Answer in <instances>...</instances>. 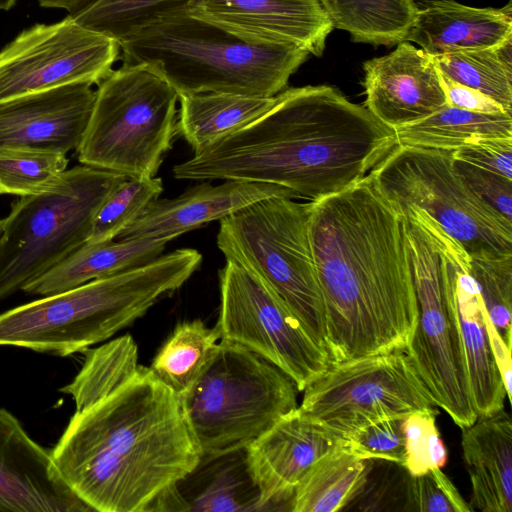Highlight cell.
<instances>
[{
    "mask_svg": "<svg viewBox=\"0 0 512 512\" xmlns=\"http://www.w3.org/2000/svg\"><path fill=\"white\" fill-rule=\"evenodd\" d=\"M405 505V510L419 512L472 511L469 503L441 468L431 469L418 476H409Z\"/></svg>",
    "mask_w": 512,
    "mask_h": 512,
    "instance_id": "74e56055",
    "label": "cell"
},
{
    "mask_svg": "<svg viewBox=\"0 0 512 512\" xmlns=\"http://www.w3.org/2000/svg\"><path fill=\"white\" fill-rule=\"evenodd\" d=\"M295 382L237 343L223 340L180 397L201 456L247 447L298 407Z\"/></svg>",
    "mask_w": 512,
    "mask_h": 512,
    "instance_id": "8992f818",
    "label": "cell"
},
{
    "mask_svg": "<svg viewBox=\"0 0 512 512\" xmlns=\"http://www.w3.org/2000/svg\"><path fill=\"white\" fill-rule=\"evenodd\" d=\"M404 418L388 417L366 424L344 439V447L366 461L380 459L402 466L405 460Z\"/></svg>",
    "mask_w": 512,
    "mask_h": 512,
    "instance_id": "8d00e7d4",
    "label": "cell"
},
{
    "mask_svg": "<svg viewBox=\"0 0 512 512\" xmlns=\"http://www.w3.org/2000/svg\"><path fill=\"white\" fill-rule=\"evenodd\" d=\"M91 512L66 484L48 451L0 408V512Z\"/></svg>",
    "mask_w": 512,
    "mask_h": 512,
    "instance_id": "d6986e66",
    "label": "cell"
},
{
    "mask_svg": "<svg viewBox=\"0 0 512 512\" xmlns=\"http://www.w3.org/2000/svg\"><path fill=\"white\" fill-rule=\"evenodd\" d=\"M188 0H89L69 15L78 23L118 42L132 29L161 13L185 7Z\"/></svg>",
    "mask_w": 512,
    "mask_h": 512,
    "instance_id": "d6a6232c",
    "label": "cell"
},
{
    "mask_svg": "<svg viewBox=\"0 0 512 512\" xmlns=\"http://www.w3.org/2000/svg\"><path fill=\"white\" fill-rule=\"evenodd\" d=\"M332 27L354 42L392 46L405 41L417 13L415 0H319Z\"/></svg>",
    "mask_w": 512,
    "mask_h": 512,
    "instance_id": "f1b7e54d",
    "label": "cell"
},
{
    "mask_svg": "<svg viewBox=\"0 0 512 512\" xmlns=\"http://www.w3.org/2000/svg\"><path fill=\"white\" fill-rule=\"evenodd\" d=\"M369 174L400 212L425 213L470 256L512 254V222L462 180L452 151L397 145Z\"/></svg>",
    "mask_w": 512,
    "mask_h": 512,
    "instance_id": "30bf717a",
    "label": "cell"
},
{
    "mask_svg": "<svg viewBox=\"0 0 512 512\" xmlns=\"http://www.w3.org/2000/svg\"><path fill=\"white\" fill-rule=\"evenodd\" d=\"M273 97L232 93L180 95L177 133L195 153L249 125L276 102Z\"/></svg>",
    "mask_w": 512,
    "mask_h": 512,
    "instance_id": "484cf974",
    "label": "cell"
},
{
    "mask_svg": "<svg viewBox=\"0 0 512 512\" xmlns=\"http://www.w3.org/2000/svg\"><path fill=\"white\" fill-rule=\"evenodd\" d=\"M303 391L299 409L343 440L373 421L436 407L405 351L332 363Z\"/></svg>",
    "mask_w": 512,
    "mask_h": 512,
    "instance_id": "7c38bea8",
    "label": "cell"
},
{
    "mask_svg": "<svg viewBox=\"0 0 512 512\" xmlns=\"http://www.w3.org/2000/svg\"><path fill=\"white\" fill-rule=\"evenodd\" d=\"M202 255L176 249L133 269L42 296L0 314V346L68 356L106 341L179 289Z\"/></svg>",
    "mask_w": 512,
    "mask_h": 512,
    "instance_id": "277c9868",
    "label": "cell"
},
{
    "mask_svg": "<svg viewBox=\"0 0 512 512\" xmlns=\"http://www.w3.org/2000/svg\"><path fill=\"white\" fill-rule=\"evenodd\" d=\"M440 79L448 105L474 112H506L499 103L485 94L456 83L442 74H440Z\"/></svg>",
    "mask_w": 512,
    "mask_h": 512,
    "instance_id": "60d3db41",
    "label": "cell"
},
{
    "mask_svg": "<svg viewBox=\"0 0 512 512\" xmlns=\"http://www.w3.org/2000/svg\"><path fill=\"white\" fill-rule=\"evenodd\" d=\"M404 216L427 233L439 254L441 269L450 284L476 414L478 417L494 414L504 408L507 395L492 354L487 331L489 315L479 286L471 274L470 255L425 213L409 210Z\"/></svg>",
    "mask_w": 512,
    "mask_h": 512,
    "instance_id": "9a60e30c",
    "label": "cell"
},
{
    "mask_svg": "<svg viewBox=\"0 0 512 512\" xmlns=\"http://www.w3.org/2000/svg\"><path fill=\"white\" fill-rule=\"evenodd\" d=\"M16 3V0H0V10H10Z\"/></svg>",
    "mask_w": 512,
    "mask_h": 512,
    "instance_id": "ee69618b",
    "label": "cell"
},
{
    "mask_svg": "<svg viewBox=\"0 0 512 512\" xmlns=\"http://www.w3.org/2000/svg\"><path fill=\"white\" fill-rule=\"evenodd\" d=\"M186 10L244 42L294 45L317 57L333 29L319 0H188Z\"/></svg>",
    "mask_w": 512,
    "mask_h": 512,
    "instance_id": "2e32d148",
    "label": "cell"
},
{
    "mask_svg": "<svg viewBox=\"0 0 512 512\" xmlns=\"http://www.w3.org/2000/svg\"><path fill=\"white\" fill-rule=\"evenodd\" d=\"M164 187L161 178H127L99 208L86 243L112 241L131 225L150 202L159 198Z\"/></svg>",
    "mask_w": 512,
    "mask_h": 512,
    "instance_id": "836d02e7",
    "label": "cell"
},
{
    "mask_svg": "<svg viewBox=\"0 0 512 512\" xmlns=\"http://www.w3.org/2000/svg\"><path fill=\"white\" fill-rule=\"evenodd\" d=\"M97 86L78 161L129 178L155 177L177 133L178 93L146 64H123Z\"/></svg>",
    "mask_w": 512,
    "mask_h": 512,
    "instance_id": "ba28073f",
    "label": "cell"
},
{
    "mask_svg": "<svg viewBox=\"0 0 512 512\" xmlns=\"http://www.w3.org/2000/svg\"><path fill=\"white\" fill-rule=\"evenodd\" d=\"M169 241L147 237L85 243L55 267L25 284L22 290L46 296L133 269L162 255Z\"/></svg>",
    "mask_w": 512,
    "mask_h": 512,
    "instance_id": "d4e9b609",
    "label": "cell"
},
{
    "mask_svg": "<svg viewBox=\"0 0 512 512\" xmlns=\"http://www.w3.org/2000/svg\"><path fill=\"white\" fill-rule=\"evenodd\" d=\"M123 64H146L178 93L217 92L273 97L309 52L294 45L244 42L188 14L185 7L157 15L120 41Z\"/></svg>",
    "mask_w": 512,
    "mask_h": 512,
    "instance_id": "5b68a950",
    "label": "cell"
},
{
    "mask_svg": "<svg viewBox=\"0 0 512 512\" xmlns=\"http://www.w3.org/2000/svg\"><path fill=\"white\" fill-rule=\"evenodd\" d=\"M65 153L0 148V194L30 196L51 189L67 170Z\"/></svg>",
    "mask_w": 512,
    "mask_h": 512,
    "instance_id": "1f68e13d",
    "label": "cell"
},
{
    "mask_svg": "<svg viewBox=\"0 0 512 512\" xmlns=\"http://www.w3.org/2000/svg\"><path fill=\"white\" fill-rule=\"evenodd\" d=\"M72 84L0 102V148L76 151L96 92Z\"/></svg>",
    "mask_w": 512,
    "mask_h": 512,
    "instance_id": "ffe728a7",
    "label": "cell"
},
{
    "mask_svg": "<svg viewBox=\"0 0 512 512\" xmlns=\"http://www.w3.org/2000/svg\"><path fill=\"white\" fill-rule=\"evenodd\" d=\"M470 262L489 318L511 346L512 254L470 256Z\"/></svg>",
    "mask_w": 512,
    "mask_h": 512,
    "instance_id": "e575fe53",
    "label": "cell"
},
{
    "mask_svg": "<svg viewBox=\"0 0 512 512\" xmlns=\"http://www.w3.org/2000/svg\"><path fill=\"white\" fill-rule=\"evenodd\" d=\"M89 0H38L39 5L46 8L65 9L68 14L75 12Z\"/></svg>",
    "mask_w": 512,
    "mask_h": 512,
    "instance_id": "7bdbcfd3",
    "label": "cell"
},
{
    "mask_svg": "<svg viewBox=\"0 0 512 512\" xmlns=\"http://www.w3.org/2000/svg\"><path fill=\"white\" fill-rule=\"evenodd\" d=\"M487 331L492 354L503 381L507 399L510 401L512 392L511 346L500 336L489 317L487 318Z\"/></svg>",
    "mask_w": 512,
    "mask_h": 512,
    "instance_id": "b9f144b4",
    "label": "cell"
},
{
    "mask_svg": "<svg viewBox=\"0 0 512 512\" xmlns=\"http://www.w3.org/2000/svg\"><path fill=\"white\" fill-rule=\"evenodd\" d=\"M127 178L81 164L51 189L14 201L0 235V300L84 245L99 208Z\"/></svg>",
    "mask_w": 512,
    "mask_h": 512,
    "instance_id": "9c48e42d",
    "label": "cell"
},
{
    "mask_svg": "<svg viewBox=\"0 0 512 512\" xmlns=\"http://www.w3.org/2000/svg\"><path fill=\"white\" fill-rule=\"evenodd\" d=\"M364 106L393 128L419 122L447 105L433 57L402 41L392 52L363 63Z\"/></svg>",
    "mask_w": 512,
    "mask_h": 512,
    "instance_id": "ac0fdd59",
    "label": "cell"
},
{
    "mask_svg": "<svg viewBox=\"0 0 512 512\" xmlns=\"http://www.w3.org/2000/svg\"><path fill=\"white\" fill-rule=\"evenodd\" d=\"M417 13L405 41L430 56L486 49L512 36L511 1L502 8H476L454 0L417 3Z\"/></svg>",
    "mask_w": 512,
    "mask_h": 512,
    "instance_id": "7402d4cb",
    "label": "cell"
},
{
    "mask_svg": "<svg viewBox=\"0 0 512 512\" xmlns=\"http://www.w3.org/2000/svg\"><path fill=\"white\" fill-rule=\"evenodd\" d=\"M397 135L327 85L283 90L262 116L172 168L178 180H240L310 201L355 184L396 146Z\"/></svg>",
    "mask_w": 512,
    "mask_h": 512,
    "instance_id": "3957f363",
    "label": "cell"
},
{
    "mask_svg": "<svg viewBox=\"0 0 512 512\" xmlns=\"http://www.w3.org/2000/svg\"><path fill=\"white\" fill-rule=\"evenodd\" d=\"M119 56L116 39L69 14L55 23L35 24L0 50V102L72 84L98 85Z\"/></svg>",
    "mask_w": 512,
    "mask_h": 512,
    "instance_id": "5bb4252c",
    "label": "cell"
},
{
    "mask_svg": "<svg viewBox=\"0 0 512 512\" xmlns=\"http://www.w3.org/2000/svg\"><path fill=\"white\" fill-rule=\"evenodd\" d=\"M307 207L330 364L405 351L417 297L403 214L370 174Z\"/></svg>",
    "mask_w": 512,
    "mask_h": 512,
    "instance_id": "6da1fadb",
    "label": "cell"
},
{
    "mask_svg": "<svg viewBox=\"0 0 512 512\" xmlns=\"http://www.w3.org/2000/svg\"><path fill=\"white\" fill-rule=\"evenodd\" d=\"M406 221L417 322L405 352L436 406L462 429L478 416L471 399L453 294L431 239L417 223Z\"/></svg>",
    "mask_w": 512,
    "mask_h": 512,
    "instance_id": "8fae6325",
    "label": "cell"
},
{
    "mask_svg": "<svg viewBox=\"0 0 512 512\" xmlns=\"http://www.w3.org/2000/svg\"><path fill=\"white\" fill-rule=\"evenodd\" d=\"M273 196L298 198L289 189L270 183L224 180L212 185L209 181L203 182L177 197L153 200L116 239L151 237L171 241Z\"/></svg>",
    "mask_w": 512,
    "mask_h": 512,
    "instance_id": "44dd1931",
    "label": "cell"
},
{
    "mask_svg": "<svg viewBox=\"0 0 512 512\" xmlns=\"http://www.w3.org/2000/svg\"><path fill=\"white\" fill-rule=\"evenodd\" d=\"M2 227H3V219H0V235H1V232H2Z\"/></svg>",
    "mask_w": 512,
    "mask_h": 512,
    "instance_id": "f6af8a7d",
    "label": "cell"
},
{
    "mask_svg": "<svg viewBox=\"0 0 512 512\" xmlns=\"http://www.w3.org/2000/svg\"><path fill=\"white\" fill-rule=\"evenodd\" d=\"M472 511L512 512V421L503 409L462 428Z\"/></svg>",
    "mask_w": 512,
    "mask_h": 512,
    "instance_id": "cb8c5ba5",
    "label": "cell"
},
{
    "mask_svg": "<svg viewBox=\"0 0 512 512\" xmlns=\"http://www.w3.org/2000/svg\"><path fill=\"white\" fill-rule=\"evenodd\" d=\"M219 340L216 326L209 328L200 319L182 322L159 349L149 369L181 396L200 375Z\"/></svg>",
    "mask_w": 512,
    "mask_h": 512,
    "instance_id": "f546056e",
    "label": "cell"
},
{
    "mask_svg": "<svg viewBox=\"0 0 512 512\" xmlns=\"http://www.w3.org/2000/svg\"><path fill=\"white\" fill-rule=\"evenodd\" d=\"M171 511L263 512L261 495L246 459V447L201 456L168 495Z\"/></svg>",
    "mask_w": 512,
    "mask_h": 512,
    "instance_id": "603a6c76",
    "label": "cell"
},
{
    "mask_svg": "<svg viewBox=\"0 0 512 512\" xmlns=\"http://www.w3.org/2000/svg\"><path fill=\"white\" fill-rule=\"evenodd\" d=\"M438 411L432 407L415 411L403 419L405 460L409 476H418L434 468H442L447 452L436 425Z\"/></svg>",
    "mask_w": 512,
    "mask_h": 512,
    "instance_id": "d590c367",
    "label": "cell"
},
{
    "mask_svg": "<svg viewBox=\"0 0 512 512\" xmlns=\"http://www.w3.org/2000/svg\"><path fill=\"white\" fill-rule=\"evenodd\" d=\"M217 246L262 280L325 351L326 317L309 236L307 203L273 196L220 220Z\"/></svg>",
    "mask_w": 512,
    "mask_h": 512,
    "instance_id": "52a82bcc",
    "label": "cell"
},
{
    "mask_svg": "<svg viewBox=\"0 0 512 512\" xmlns=\"http://www.w3.org/2000/svg\"><path fill=\"white\" fill-rule=\"evenodd\" d=\"M75 411L51 450L69 488L93 511H150L201 458L180 397L149 367L118 387L64 386Z\"/></svg>",
    "mask_w": 512,
    "mask_h": 512,
    "instance_id": "7a4b0ae2",
    "label": "cell"
},
{
    "mask_svg": "<svg viewBox=\"0 0 512 512\" xmlns=\"http://www.w3.org/2000/svg\"><path fill=\"white\" fill-rule=\"evenodd\" d=\"M395 132L398 145L454 151L477 142L512 138V114L474 112L447 104Z\"/></svg>",
    "mask_w": 512,
    "mask_h": 512,
    "instance_id": "4316f807",
    "label": "cell"
},
{
    "mask_svg": "<svg viewBox=\"0 0 512 512\" xmlns=\"http://www.w3.org/2000/svg\"><path fill=\"white\" fill-rule=\"evenodd\" d=\"M440 74L475 89L512 112V66L498 55L496 46L446 53L433 57Z\"/></svg>",
    "mask_w": 512,
    "mask_h": 512,
    "instance_id": "4dcf8cb0",
    "label": "cell"
},
{
    "mask_svg": "<svg viewBox=\"0 0 512 512\" xmlns=\"http://www.w3.org/2000/svg\"><path fill=\"white\" fill-rule=\"evenodd\" d=\"M452 157L512 179V138L469 144L452 151Z\"/></svg>",
    "mask_w": 512,
    "mask_h": 512,
    "instance_id": "ab89813d",
    "label": "cell"
},
{
    "mask_svg": "<svg viewBox=\"0 0 512 512\" xmlns=\"http://www.w3.org/2000/svg\"><path fill=\"white\" fill-rule=\"evenodd\" d=\"M220 340L253 351L287 374L303 391L330 365L285 303L257 276L227 261L219 271Z\"/></svg>",
    "mask_w": 512,
    "mask_h": 512,
    "instance_id": "4fadbf2b",
    "label": "cell"
},
{
    "mask_svg": "<svg viewBox=\"0 0 512 512\" xmlns=\"http://www.w3.org/2000/svg\"><path fill=\"white\" fill-rule=\"evenodd\" d=\"M453 167L470 189L512 222V179L452 157Z\"/></svg>",
    "mask_w": 512,
    "mask_h": 512,
    "instance_id": "f35d334b",
    "label": "cell"
},
{
    "mask_svg": "<svg viewBox=\"0 0 512 512\" xmlns=\"http://www.w3.org/2000/svg\"><path fill=\"white\" fill-rule=\"evenodd\" d=\"M366 460L344 446L321 457L296 487L292 512H336L364 489Z\"/></svg>",
    "mask_w": 512,
    "mask_h": 512,
    "instance_id": "83f0119b",
    "label": "cell"
},
{
    "mask_svg": "<svg viewBox=\"0 0 512 512\" xmlns=\"http://www.w3.org/2000/svg\"><path fill=\"white\" fill-rule=\"evenodd\" d=\"M342 446L343 439L316 424L299 406L281 417L246 447L263 511H292L304 475L321 457Z\"/></svg>",
    "mask_w": 512,
    "mask_h": 512,
    "instance_id": "e0dca14e",
    "label": "cell"
}]
</instances>
